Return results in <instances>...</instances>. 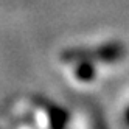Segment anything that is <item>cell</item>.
<instances>
[{"mask_svg": "<svg viewBox=\"0 0 129 129\" xmlns=\"http://www.w3.org/2000/svg\"><path fill=\"white\" fill-rule=\"evenodd\" d=\"M126 123L129 124V109H127V112H126Z\"/></svg>", "mask_w": 129, "mask_h": 129, "instance_id": "3", "label": "cell"}, {"mask_svg": "<svg viewBox=\"0 0 129 129\" xmlns=\"http://www.w3.org/2000/svg\"><path fill=\"white\" fill-rule=\"evenodd\" d=\"M92 54H93V61L112 64V62L120 61L124 56V47L120 42H107L104 45H101V47H98L96 50H93Z\"/></svg>", "mask_w": 129, "mask_h": 129, "instance_id": "1", "label": "cell"}, {"mask_svg": "<svg viewBox=\"0 0 129 129\" xmlns=\"http://www.w3.org/2000/svg\"><path fill=\"white\" fill-rule=\"evenodd\" d=\"M95 67H93V61L90 59H84V61H78L76 69H75V76L79 81H92L95 78Z\"/></svg>", "mask_w": 129, "mask_h": 129, "instance_id": "2", "label": "cell"}]
</instances>
